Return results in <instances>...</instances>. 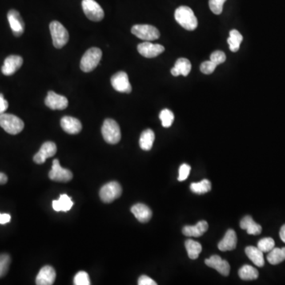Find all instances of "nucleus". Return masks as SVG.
Returning <instances> with one entry per match:
<instances>
[{"label": "nucleus", "mask_w": 285, "mask_h": 285, "mask_svg": "<svg viewBox=\"0 0 285 285\" xmlns=\"http://www.w3.org/2000/svg\"><path fill=\"white\" fill-rule=\"evenodd\" d=\"M174 18L180 26L187 30L193 31L198 27V18L189 6H182L177 8L174 13Z\"/></svg>", "instance_id": "nucleus-1"}, {"label": "nucleus", "mask_w": 285, "mask_h": 285, "mask_svg": "<svg viewBox=\"0 0 285 285\" xmlns=\"http://www.w3.org/2000/svg\"><path fill=\"white\" fill-rule=\"evenodd\" d=\"M0 126L10 135H17L23 130L24 122L13 114H0Z\"/></svg>", "instance_id": "nucleus-2"}, {"label": "nucleus", "mask_w": 285, "mask_h": 285, "mask_svg": "<svg viewBox=\"0 0 285 285\" xmlns=\"http://www.w3.org/2000/svg\"><path fill=\"white\" fill-rule=\"evenodd\" d=\"M102 57V50L98 48L88 49L81 59V70L84 72H90L98 66Z\"/></svg>", "instance_id": "nucleus-3"}, {"label": "nucleus", "mask_w": 285, "mask_h": 285, "mask_svg": "<svg viewBox=\"0 0 285 285\" xmlns=\"http://www.w3.org/2000/svg\"><path fill=\"white\" fill-rule=\"evenodd\" d=\"M102 133L105 141L110 144H116L121 141V129L114 120H105L102 125Z\"/></svg>", "instance_id": "nucleus-4"}, {"label": "nucleus", "mask_w": 285, "mask_h": 285, "mask_svg": "<svg viewBox=\"0 0 285 285\" xmlns=\"http://www.w3.org/2000/svg\"><path fill=\"white\" fill-rule=\"evenodd\" d=\"M49 29L51 32L54 47L57 49H61L69 42V32L61 22H59L58 21H53L49 25Z\"/></svg>", "instance_id": "nucleus-5"}, {"label": "nucleus", "mask_w": 285, "mask_h": 285, "mask_svg": "<svg viewBox=\"0 0 285 285\" xmlns=\"http://www.w3.org/2000/svg\"><path fill=\"white\" fill-rule=\"evenodd\" d=\"M122 194V188L117 182H111L106 184L100 190V198L104 203H111L119 198Z\"/></svg>", "instance_id": "nucleus-6"}, {"label": "nucleus", "mask_w": 285, "mask_h": 285, "mask_svg": "<svg viewBox=\"0 0 285 285\" xmlns=\"http://www.w3.org/2000/svg\"><path fill=\"white\" fill-rule=\"evenodd\" d=\"M82 6L86 17L93 22H100L103 19V9L95 0H82Z\"/></svg>", "instance_id": "nucleus-7"}, {"label": "nucleus", "mask_w": 285, "mask_h": 285, "mask_svg": "<svg viewBox=\"0 0 285 285\" xmlns=\"http://www.w3.org/2000/svg\"><path fill=\"white\" fill-rule=\"evenodd\" d=\"M132 33L145 41H154L160 37L158 29L150 25H136L132 28Z\"/></svg>", "instance_id": "nucleus-8"}, {"label": "nucleus", "mask_w": 285, "mask_h": 285, "mask_svg": "<svg viewBox=\"0 0 285 285\" xmlns=\"http://www.w3.org/2000/svg\"><path fill=\"white\" fill-rule=\"evenodd\" d=\"M49 177L55 182H68L72 179L73 174L71 170L61 167L58 159H54Z\"/></svg>", "instance_id": "nucleus-9"}, {"label": "nucleus", "mask_w": 285, "mask_h": 285, "mask_svg": "<svg viewBox=\"0 0 285 285\" xmlns=\"http://www.w3.org/2000/svg\"><path fill=\"white\" fill-rule=\"evenodd\" d=\"M111 84L117 91L129 94L132 91V86L129 82L127 73L119 71L111 78Z\"/></svg>", "instance_id": "nucleus-10"}, {"label": "nucleus", "mask_w": 285, "mask_h": 285, "mask_svg": "<svg viewBox=\"0 0 285 285\" xmlns=\"http://www.w3.org/2000/svg\"><path fill=\"white\" fill-rule=\"evenodd\" d=\"M45 103L49 109L53 110H65L69 106V101L66 97L57 94L55 92H48L47 97L45 98Z\"/></svg>", "instance_id": "nucleus-11"}, {"label": "nucleus", "mask_w": 285, "mask_h": 285, "mask_svg": "<svg viewBox=\"0 0 285 285\" xmlns=\"http://www.w3.org/2000/svg\"><path fill=\"white\" fill-rule=\"evenodd\" d=\"M57 151V145L55 142L47 141L44 142L41 146L39 151L33 157V161L37 164H42L46 159L54 156Z\"/></svg>", "instance_id": "nucleus-12"}, {"label": "nucleus", "mask_w": 285, "mask_h": 285, "mask_svg": "<svg viewBox=\"0 0 285 285\" xmlns=\"http://www.w3.org/2000/svg\"><path fill=\"white\" fill-rule=\"evenodd\" d=\"M140 54L146 58H154L164 52L165 48L158 44L150 43V41H145L137 46Z\"/></svg>", "instance_id": "nucleus-13"}, {"label": "nucleus", "mask_w": 285, "mask_h": 285, "mask_svg": "<svg viewBox=\"0 0 285 285\" xmlns=\"http://www.w3.org/2000/svg\"><path fill=\"white\" fill-rule=\"evenodd\" d=\"M7 19L12 32L15 37H20L22 35L25 30V23L23 19L20 15L19 12L16 10H9L7 14Z\"/></svg>", "instance_id": "nucleus-14"}, {"label": "nucleus", "mask_w": 285, "mask_h": 285, "mask_svg": "<svg viewBox=\"0 0 285 285\" xmlns=\"http://www.w3.org/2000/svg\"><path fill=\"white\" fill-rule=\"evenodd\" d=\"M23 64V59L19 56L11 55L6 57L2 67L4 75L10 76L18 70Z\"/></svg>", "instance_id": "nucleus-15"}, {"label": "nucleus", "mask_w": 285, "mask_h": 285, "mask_svg": "<svg viewBox=\"0 0 285 285\" xmlns=\"http://www.w3.org/2000/svg\"><path fill=\"white\" fill-rule=\"evenodd\" d=\"M205 264L209 267L219 272L222 275L228 276L230 274V267L228 262L222 259L218 255H213L211 258L205 260Z\"/></svg>", "instance_id": "nucleus-16"}, {"label": "nucleus", "mask_w": 285, "mask_h": 285, "mask_svg": "<svg viewBox=\"0 0 285 285\" xmlns=\"http://www.w3.org/2000/svg\"><path fill=\"white\" fill-rule=\"evenodd\" d=\"M57 274L52 266H44L36 278V284L37 285H52L55 282Z\"/></svg>", "instance_id": "nucleus-17"}, {"label": "nucleus", "mask_w": 285, "mask_h": 285, "mask_svg": "<svg viewBox=\"0 0 285 285\" xmlns=\"http://www.w3.org/2000/svg\"><path fill=\"white\" fill-rule=\"evenodd\" d=\"M61 125L64 131L71 135L78 134L82 129V124L79 120L69 116L63 117L61 121Z\"/></svg>", "instance_id": "nucleus-18"}, {"label": "nucleus", "mask_w": 285, "mask_h": 285, "mask_svg": "<svg viewBox=\"0 0 285 285\" xmlns=\"http://www.w3.org/2000/svg\"><path fill=\"white\" fill-rule=\"evenodd\" d=\"M131 212L141 223H146L152 217V212L150 208L143 204H137L133 205Z\"/></svg>", "instance_id": "nucleus-19"}, {"label": "nucleus", "mask_w": 285, "mask_h": 285, "mask_svg": "<svg viewBox=\"0 0 285 285\" xmlns=\"http://www.w3.org/2000/svg\"><path fill=\"white\" fill-rule=\"evenodd\" d=\"M237 235L236 233L232 229L227 230L223 239L219 242L218 248L221 251H228L236 248Z\"/></svg>", "instance_id": "nucleus-20"}, {"label": "nucleus", "mask_w": 285, "mask_h": 285, "mask_svg": "<svg viewBox=\"0 0 285 285\" xmlns=\"http://www.w3.org/2000/svg\"><path fill=\"white\" fill-rule=\"evenodd\" d=\"M208 228L209 223L205 220H201L194 226H185L182 233L188 237H200L207 231Z\"/></svg>", "instance_id": "nucleus-21"}, {"label": "nucleus", "mask_w": 285, "mask_h": 285, "mask_svg": "<svg viewBox=\"0 0 285 285\" xmlns=\"http://www.w3.org/2000/svg\"><path fill=\"white\" fill-rule=\"evenodd\" d=\"M240 227L252 235H258L262 233V226L255 223L250 215H246L242 218L240 222Z\"/></svg>", "instance_id": "nucleus-22"}, {"label": "nucleus", "mask_w": 285, "mask_h": 285, "mask_svg": "<svg viewBox=\"0 0 285 285\" xmlns=\"http://www.w3.org/2000/svg\"><path fill=\"white\" fill-rule=\"evenodd\" d=\"M246 254L249 258L252 261L253 263L258 267H262L265 265L263 252L261 251L258 247L255 246H247L246 250Z\"/></svg>", "instance_id": "nucleus-23"}, {"label": "nucleus", "mask_w": 285, "mask_h": 285, "mask_svg": "<svg viewBox=\"0 0 285 285\" xmlns=\"http://www.w3.org/2000/svg\"><path fill=\"white\" fill-rule=\"evenodd\" d=\"M73 205L71 198L67 194H61L59 200L53 201V208L56 212H69Z\"/></svg>", "instance_id": "nucleus-24"}, {"label": "nucleus", "mask_w": 285, "mask_h": 285, "mask_svg": "<svg viewBox=\"0 0 285 285\" xmlns=\"http://www.w3.org/2000/svg\"><path fill=\"white\" fill-rule=\"evenodd\" d=\"M154 138H155V136L151 129H146L142 132L140 138V146L141 149L149 150L152 148Z\"/></svg>", "instance_id": "nucleus-25"}, {"label": "nucleus", "mask_w": 285, "mask_h": 285, "mask_svg": "<svg viewBox=\"0 0 285 285\" xmlns=\"http://www.w3.org/2000/svg\"><path fill=\"white\" fill-rule=\"evenodd\" d=\"M186 250H187L188 256L190 259H198L200 254L202 251V246L199 242H196L193 239H188L185 243Z\"/></svg>", "instance_id": "nucleus-26"}, {"label": "nucleus", "mask_w": 285, "mask_h": 285, "mask_svg": "<svg viewBox=\"0 0 285 285\" xmlns=\"http://www.w3.org/2000/svg\"><path fill=\"white\" fill-rule=\"evenodd\" d=\"M258 270L253 266L245 265L238 271V276L243 281H253L258 278Z\"/></svg>", "instance_id": "nucleus-27"}, {"label": "nucleus", "mask_w": 285, "mask_h": 285, "mask_svg": "<svg viewBox=\"0 0 285 285\" xmlns=\"http://www.w3.org/2000/svg\"><path fill=\"white\" fill-rule=\"evenodd\" d=\"M267 260L271 265H278L282 263L285 260V247L282 249H273L269 252Z\"/></svg>", "instance_id": "nucleus-28"}, {"label": "nucleus", "mask_w": 285, "mask_h": 285, "mask_svg": "<svg viewBox=\"0 0 285 285\" xmlns=\"http://www.w3.org/2000/svg\"><path fill=\"white\" fill-rule=\"evenodd\" d=\"M190 190L194 194H206L212 190V184L209 180L204 179L201 182L192 183L190 185Z\"/></svg>", "instance_id": "nucleus-29"}, {"label": "nucleus", "mask_w": 285, "mask_h": 285, "mask_svg": "<svg viewBox=\"0 0 285 285\" xmlns=\"http://www.w3.org/2000/svg\"><path fill=\"white\" fill-rule=\"evenodd\" d=\"M174 68L178 69L180 74L183 76H187L191 71L192 65L190 61L186 58H179L176 61Z\"/></svg>", "instance_id": "nucleus-30"}, {"label": "nucleus", "mask_w": 285, "mask_h": 285, "mask_svg": "<svg viewBox=\"0 0 285 285\" xmlns=\"http://www.w3.org/2000/svg\"><path fill=\"white\" fill-rule=\"evenodd\" d=\"M159 118L162 121V125L164 128H169L171 126L172 124L174 122V115L173 112L170 110L165 109L161 111L159 114Z\"/></svg>", "instance_id": "nucleus-31"}, {"label": "nucleus", "mask_w": 285, "mask_h": 285, "mask_svg": "<svg viewBox=\"0 0 285 285\" xmlns=\"http://www.w3.org/2000/svg\"><path fill=\"white\" fill-rule=\"evenodd\" d=\"M275 246V242L272 238H264L258 242V248L263 253L271 251Z\"/></svg>", "instance_id": "nucleus-32"}, {"label": "nucleus", "mask_w": 285, "mask_h": 285, "mask_svg": "<svg viewBox=\"0 0 285 285\" xmlns=\"http://www.w3.org/2000/svg\"><path fill=\"white\" fill-rule=\"evenodd\" d=\"M10 264V257L8 254H0V278L6 275Z\"/></svg>", "instance_id": "nucleus-33"}, {"label": "nucleus", "mask_w": 285, "mask_h": 285, "mask_svg": "<svg viewBox=\"0 0 285 285\" xmlns=\"http://www.w3.org/2000/svg\"><path fill=\"white\" fill-rule=\"evenodd\" d=\"M227 0H209V7L215 14H220L223 12V4Z\"/></svg>", "instance_id": "nucleus-34"}, {"label": "nucleus", "mask_w": 285, "mask_h": 285, "mask_svg": "<svg viewBox=\"0 0 285 285\" xmlns=\"http://www.w3.org/2000/svg\"><path fill=\"white\" fill-rule=\"evenodd\" d=\"M74 284L75 285H90V278L87 273L84 271L78 272L74 277Z\"/></svg>", "instance_id": "nucleus-35"}, {"label": "nucleus", "mask_w": 285, "mask_h": 285, "mask_svg": "<svg viewBox=\"0 0 285 285\" xmlns=\"http://www.w3.org/2000/svg\"><path fill=\"white\" fill-rule=\"evenodd\" d=\"M217 65L213 61H205L201 65V71L205 74H210L216 69Z\"/></svg>", "instance_id": "nucleus-36"}, {"label": "nucleus", "mask_w": 285, "mask_h": 285, "mask_svg": "<svg viewBox=\"0 0 285 285\" xmlns=\"http://www.w3.org/2000/svg\"><path fill=\"white\" fill-rule=\"evenodd\" d=\"M210 61H213L216 65H221L226 61V55L222 51H215L212 53Z\"/></svg>", "instance_id": "nucleus-37"}, {"label": "nucleus", "mask_w": 285, "mask_h": 285, "mask_svg": "<svg viewBox=\"0 0 285 285\" xmlns=\"http://www.w3.org/2000/svg\"><path fill=\"white\" fill-rule=\"evenodd\" d=\"M190 170L191 167L190 165L184 163L182 166H180L179 168V175H178V181L180 182H183L185 180L187 179L188 177L190 175Z\"/></svg>", "instance_id": "nucleus-38"}, {"label": "nucleus", "mask_w": 285, "mask_h": 285, "mask_svg": "<svg viewBox=\"0 0 285 285\" xmlns=\"http://www.w3.org/2000/svg\"><path fill=\"white\" fill-rule=\"evenodd\" d=\"M138 285H156V282L154 280L149 278L147 276L142 275L138 280Z\"/></svg>", "instance_id": "nucleus-39"}, {"label": "nucleus", "mask_w": 285, "mask_h": 285, "mask_svg": "<svg viewBox=\"0 0 285 285\" xmlns=\"http://www.w3.org/2000/svg\"><path fill=\"white\" fill-rule=\"evenodd\" d=\"M231 39L234 40V41H236L238 43H242V40H243V37H242V34H241L238 30L236 29H232L230 30V37Z\"/></svg>", "instance_id": "nucleus-40"}, {"label": "nucleus", "mask_w": 285, "mask_h": 285, "mask_svg": "<svg viewBox=\"0 0 285 285\" xmlns=\"http://www.w3.org/2000/svg\"><path fill=\"white\" fill-rule=\"evenodd\" d=\"M8 102L4 98L3 94H0V114H4L8 109Z\"/></svg>", "instance_id": "nucleus-41"}, {"label": "nucleus", "mask_w": 285, "mask_h": 285, "mask_svg": "<svg viewBox=\"0 0 285 285\" xmlns=\"http://www.w3.org/2000/svg\"><path fill=\"white\" fill-rule=\"evenodd\" d=\"M11 219L10 214H1L0 213V224H6L9 223Z\"/></svg>", "instance_id": "nucleus-42"}, {"label": "nucleus", "mask_w": 285, "mask_h": 285, "mask_svg": "<svg viewBox=\"0 0 285 285\" xmlns=\"http://www.w3.org/2000/svg\"><path fill=\"white\" fill-rule=\"evenodd\" d=\"M7 176L3 173H0V185H4L7 182Z\"/></svg>", "instance_id": "nucleus-43"}, {"label": "nucleus", "mask_w": 285, "mask_h": 285, "mask_svg": "<svg viewBox=\"0 0 285 285\" xmlns=\"http://www.w3.org/2000/svg\"><path fill=\"white\" fill-rule=\"evenodd\" d=\"M280 237H281L282 240L285 243V224L282 226L281 230H280Z\"/></svg>", "instance_id": "nucleus-44"}, {"label": "nucleus", "mask_w": 285, "mask_h": 285, "mask_svg": "<svg viewBox=\"0 0 285 285\" xmlns=\"http://www.w3.org/2000/svg\"><path fill=\"white\" fill-rule=\"evenodd\" d=\"M170 71H171V74H173L174 76H178V75H180V73L179 71H178V69L174 68V67L171 69Z\"/></svg>", "instance_id": "nucleus-45"}]
</instances>
